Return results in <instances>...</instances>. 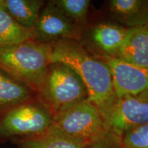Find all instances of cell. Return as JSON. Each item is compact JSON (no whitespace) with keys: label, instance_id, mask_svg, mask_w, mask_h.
<instances>
[{"label":"cell","instance_id":"obj_18","mask_svg":"<svg viewBox=\"0 0 148 148\" xmlns=\"http://www.w3.org/2000/svg\"><path fill=\"white\" fill-rule=\"evenodd\" d=\"M82 148H124L121 138L104 130L94 138L85 142Z\"/></svg>","mask_w":148,"mask_h":148},{"label":"cell","instance_id":"obj_3","mask_svg":"<svg viewBox=\"0 0 148 148\" xmlns=\"http://www.w3.org/2000/svg\"><path fill=\"white\" fill-rule=\"evenodd\" d=\"M82 79L69 66L61 62L50 63L36 97L52 116L70 105L88 99Z\"/></svg>","mask_w":148,"mask_h":148},{"label":"cell","instance_id":"obj_6","mask_svg":"<svg viewBox=\"0 0 148 148\" xmlns=\"http://www.w3.org/2000/svg\"><path fill=\"white\" fill-rule=\"evenodd\" d=\"M101 116L105 130L121 138L128 131L148 123V90L116 98Z\"/></svg>","mask_w":148,"mask_h":148},{"label":"cell","instance_id":"obj_12","mask_svg":"<svg viewBox=\"0 0 148 148\" xmlns=\"http://www.w3.org/2000/svg\"><path fill=\"white\" fill-rule=\"evenodd\" d=\"M36 93L0 68V112L36 98Z\"/></svg>","mask_w":148,"mask_h":148},{"label":"cell","instance_id":"obj_5","mask_svg":"<svg viewBox=\"0 0 148 148\" xmlns=\"http://www.w3.org/2000/svg\"><path fill=\"white\" fill-rule=\"evenodd\" d=\"M53 125L70 137L84 142L105 130L99 108L88 99L60 111L53 116Z\"/></svg>","mask_w":148,"mask_h":148},{"label":"cell","instance_id":"obj_2","mask_svg":"<svg viewBox=\"0 0 148 148\" xmlns=\"http://www.w3.org/2000/svg\"><path fill=\"white\" fill-rule=\"evenodd\" d=\"M50 43L34 39L0 46V68L37 93L51 63Z\"/></svg>","mask_w":148,"mask_h":148},{"label":"cell","instance_id":"obj_13","mask_svg":"<svg viewBox=\"0 0 148 148\" xmlns=\"http://www.w3.org/2000/svg\"><path fill=\"white\" fill-rule=\"evenodd\" d=\"M13 143L19 148H82L85 142L70 137L52 125L41 134Z\"/></svg>","mask_w":148,"mask_h":148},{"label":"cell","instance_id":"obj_9","mask_svg":"<svg viewBox=\"0 0 148 148\" xmlns=\"http://www.w3.org/2000/svg\"><path fill=\"white\" fill-rule=\"evenodd\" d=\"M129 29L117 23L103 22L95 24L88 29L89 47H84L95 54L117 57Z\"/></svg>","mask_w":148,"mask_h":148},{"label":"cell","instance_id":"obj_19","mask_svg":"<svg viewBox=\"0 0 148 148\" xmlns=\"http://www.w3.org/2000/svg\"><path fill=\"white\" fill-rule=\"evenodd\" d=\"M4 2L5 0H0V8H3V6H4Z\"/></svg>","mask_w":148,"mask_h":148},{"label":"cell","instance_id":"obj_1","mask_svg":"<svg viewBox=\"0 0 148 148\" xmlns=\"http://www.w3.org/2000/svg\"><path fill=\"white\" fill-rule=\"evenodd\" d=\"M50 45L51 63L61 62L69 66L84 82L88 100L99 108L101 114L107 110L116 97L106 64L78 40H60Z\"/></svg>","mask_w":148,"mask_h":148},{"label":"cell","instance_id":"obj_8","mask_svg":"<svg viewBox=\"0 0 148 148\" xmlns=\"http://www.w3.org/2000/svg\"><path fill=\"white\" fill-rule=\"evenodd\" d=\"M93 54L108 66L116 98L148 90V69L130 64L116 57Z\"/></svg>","mask_w":148,"mask_h":148},{"label":"cell","instance_id":"obj_15","mask_svg":"<svg viewBox=\"0 0 148 148\" xmlns=\"http://www.w3.org/2000/svg\"><path fill=\"white\" fill-rule=\"evenodd\" d=\"M34 39L32 30L18 24L4 8H0V46L12 45Z\"/></svg>","mask_w":148,"mask_h":148},{"label":"cell","instance_id":"obj_20","mask_svg":"<svg viewBox=\"0 0 148 148\" xmlns=\"http://www.w3.org/2000/svg\"><path fill=\"white\" fill-rule=\"evenodd\" d=\"M147 31H148V25H147Z\"/></svg>","mask_w":148,"mask_h":148},{"label":"cell","instance_id":"obj_10","mask_svg":"<svg viewBox=\"0 0 148 148\" xmlns=\"http://www.w3.org/2000/svg\"><path fill=\"white\" fill-rule=\"evenodd\" d=\"M108 9L116 23L126 28L148 25V0H110Z\"/></svg>","mask_w":148,"mask_h":148},{"label":"cell","instance_id":"obj_4","mask_svg":"<svg viewBox=\"0 0 148 148\" xmlns=\"http://www.w3.org/2000/svg\"><path fill=\"white\" fill-rule=\"evenodd\" d=\"M52 125L50 112L36 97L0 112V143L32 137Z\"/></svg>","mask_w":148,"mask_h":148},{"label":"cell","instance_id":"obj_16","mask_svg":"<svg viewBox=\"0 0 148 148\" xmlns=\"http://www.w3.org/2000/svg\"><path fill=\"white\" fill-rule=\"evenodd\" d=\"M59 9L79 26L84 27L87 21L90 0H53Z\"/></svg>","mask_w":148,"mask_h":148},{"label":"cell","instance_id":"obj_14","mask_svg":"<svg viewBox=\"0 0 148 148\" xmlns=\"http://www.w3.org/2000/svg\"><path fill=\"white\" fill-rule=\"evenodd\" d=\"M45 2L43 0H5L3 8L18 24L32 31Z\"/></svg>","mask_w":148,"mask_h":148},{"label":"cell","instance_id":"obj_11","mask_svg":"<svg viewBox=\"0 0 148 148\" xmlns=\"http://www.w3.org/2000/svg\"><path fill=\"white\" fill-rule=\"evenodd\" d=\"M116 58L135 66L148 69L147 25L129 29Z\"/></svg>","mask_w":148,"mask_h":148},{"label":"cell","instance_id":"obj_17","mask_svg":"<svg viewBox=\"0 0 148 148\" xmlns=\"http://www.w3.org/2000/svg\"><path fill=\"white\" fill-rule=\"evenodd\" d=\"M121 140L124 148H148V123L125 133Z\"/></svg>","mask_w":148,"mask_h":148},{"label":"cell","instance_id":"obj_7","mask_svg":"<svg viewBox=\"0 0 148 148\" xmlns=\"http://www.w3.org/2000/svg\"><path fill=\"white\" fill-rule=\"evenodd\" d=\"M84 29L67 17L53 0L46 1L32 29L34 40L45 43L60 40L80 41Z\"/></svg>","mask_w":148,"mask_h":148}]
</instances>
